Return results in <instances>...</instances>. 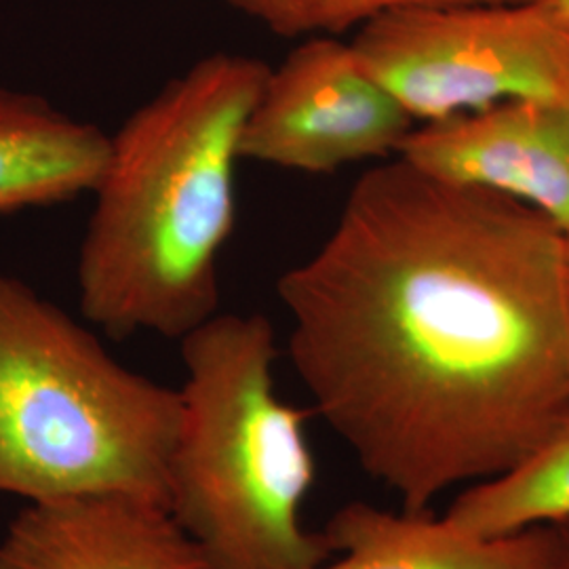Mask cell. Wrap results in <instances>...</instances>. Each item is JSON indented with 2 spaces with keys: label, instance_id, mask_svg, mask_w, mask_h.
<instances>
[{
  "label": "cell",
  "instance_id": "6da1fadb",
  "mask_svg": "<svg viewBox=\"0 0 569 569\" xmlns=\"http://www.w3.org/2000/svg\"><path fill=\"white\" fill-rule=\"evenodd\" d=\"M317 413L403 510L526 465L569 420L568 232L401 157L277 283Z\"/></svg>",
  "mask_w": 569,
  "mask_h": 569
},
{
  "label": "cell",
  "instance_id": "7a4b0ae2",
  "mask_svg": "<svg viewBox=\"0 0 569 569\" xmlns=\"http://www.w3.org/2000/svg\"><path fill=\"white\" fill-rule=\"evenodd\" d=\"M270 66L211 53L110 136L77 262L82 317L124 340H182L220 308L244 122Z\"/></svg>",
  "mask_w": 569,
  "mask_h": 569
},
{
  "label": "cell",
  "instance_id": "3957f363",
  "mask_svg": "<svg viewBox=\"0 0 569 569\" xmlns=\"http://www.w3.org/2000/svg\"><path fill=\"white\" fill-rule=\"evenodd\" d=\"M182 342V430L167 512L211 569H315L333 557L302 507L315 486L305 411L274 385L264 315L218 312Z\"/></svg>",
  "mask_w": 569,
  "mask_h": 569
},
{
  "label": "cell",
  "instance_id": "277c9868",
  "mask_svg": "<svg viewBox=\"0 0 569 569\" xmlns=\"http://www.w3.org/2000/svg\"><path fill=\"white\" fill-rule=\"evenodd\" d=\"M180 388L122 366L0 268V493L28 505L122 496L167 509Z\"/></svg>",
  "mask_w": 569,
  "mask_h": 569
},
{
  "label": "cell",
  "instance_id": "5b68a950",
  "mask_svg": "<svg viewBox=\"0 0 569 569\" xmlns=\"http://www.w3.org/2000/svg\"><path fill=\"white\" fill-rule=\"evenodd\" d=\"M350 47L413 121L517 98L563 102L569 26L545 0L397 9Z\"/></svg>",
  "mask_w": 569,
  "mask_h": 569
},
{
  "label": "cell",
  "instance_id": "8992f818",
  "mask_svg": "<svg viewBox=\"0 0 569 569\" xmlns=\"http://www.w3.org/2000/svg\"><path fill=\"white\" fill-rule=\"evenodd\" d=\"M416 121L376 81L350 42L305 39L264 87L244 122L241 159L302 173L399 154Z\"/></svg>",
  "mask_w": 569,
  "mask_h": 569
},
{
  "label": "cell",
  "instance_id": "52a82bcc",
  "mask_svg": "<svg viewBox=\"0 0 569 569\" xmlns=\"http://www.w3.org/2000/svg\"><path fill=\"white\" fill-rule=\"evenodd\" d=\"M443 182L529 204L569 232V106L517 98L413 127L399 154Z\"/></svg>",
  "mask_w": 569,
  "mask_h": 569
},
{
  "label": "cell",
  "instance_id": "ba28073f",
  "mask_svg": "<svg viewBox=\"0 0 569 569\" xmlns=\"http://www.w3.org/2000/svg\"><path fill=\"white\" fill-rule=\"evenodd\" d=\"M0 569H211L163 507L89 496L26 505L0 540Z\"/></svg>",
  "mask_w": 569,
  "mask_h": 569
},
{
  "label": "cell",
  "instance_id": "9c48e42d",
  "mask_svg": "<svg viewBox=\"0 0 569 569\" xmlns=\"http://www.w3.org/2000/svg\"><path fill=\"white\" fill-rule=\"evenodd\" d=\"M333 557L315 569H542V528L496 538L470 536L428 510L350 502L327 521Z\"/></svg>",
  "mask_w": 569,
  "mask_h": 569
},
{
  "label": "cell",
  "instance_id": "30bf717a",
  "mask_svg": "<svg viewBox=\"0 0 569 569\" xmlns=\"http://www.w3.org/2000/svg\"><path fill=\"white\" fill-rule=\"evenodd\" d=\"M110 136L28 91L0 87V213L93 192Z\"/></svg>",
  "mask_w": 569,
  "mask_h": 569
},
{
  "label": "cell",
  "instance_id": "8fae6325",
  "mask_svg": "<svg viewBox=\"0 0 569 569\" xmlns=\"http://www.w3.org/2000/svg\"><path fill=\"white\" fill-rule=\"evenodd\" d=\"M443 517L449 526L479 538L569 519V420L526 465L465 488Z\"/></svg>",
  "mask_w": 569,
  "mask_h": 569
},
{
  "label": "cell",
  "instance_id": "7c38bea8",
  "mask_svg": "<svg viewBox=\"0 0 569 569\" xmlns=\"http://www.w3.org/2000/svg\"><path fill=\"white\" fill-rule=\"evenodd\" d=\"M232 9L289 39L338 37L388 11L407 7L500 4L526 0H224Z\"/></svg>",
  "mask_w": 569,
  "mask_h": 569
},
{
  "label": "cell",
  "instance_id": "4fadbf2b",
  "mask_svg": "<svg viewBox=\"0 0 569 569\" xmlns=\"http://www.w3.org/2000/svg\"><path fill=\"white\" fill-rule=\"evenodd\" d=\"M545 559L542 569H569V519L542 523Z\"/></svg>",
  "mask_w": 569,
  "mask_h": 569
},
{
  "label": "cell",
  "instance_id": "5bb4252c",
  "mask_svg": "<svg viewBox=\"0 0 569 569\" xmlns=\"http://www.w3.org/2000/svg\"><path fill=\"white\" fill-rule=\"evenodd\" d=\"M550 7V11L569 26V0H545Z\"/></svg>",
  "mask_w": 569,
  "mask_h": 569
},
{
  "label": "cell",
  "instance_id": "9a60e30c",
  "mask_svg": "<svg viewBox=\"0 0 569 569\" xmlns=\"http://www.w3.org/2000/svg\"><path fill=\"white\" fill-rule=\"evenodd\" d=\"M563 102L569 106V51L568 63H566V82H563Z\"/></svg>",
  "mask_w": 569,
  "mask_h": 569
},
{
  "label": "cell",
  "instance_id": "2e32d148",
  "mask_svg": "<svg viewBox=\"0 0 569 569\" xmlns=\"http://www.w3.org/2000/svg\"><path fill=\"white\" fill-rule=\"evenodd\" d=\"M568 256H569V232H568Z\"/></svg>",
  "mask_w": 569,
  "mask_h": 569
}]
</instances>
